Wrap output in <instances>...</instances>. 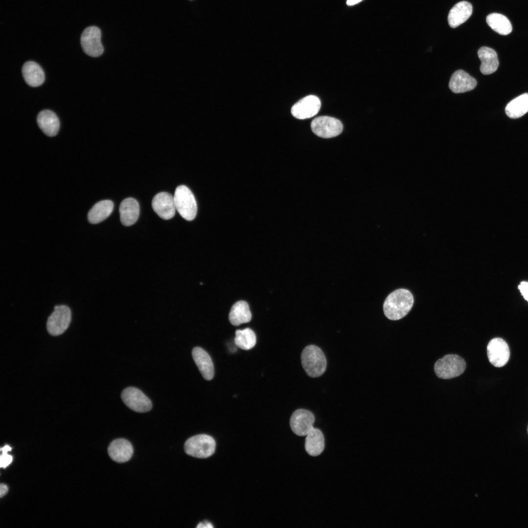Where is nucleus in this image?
Segmentation results:
<instances>
[{"label": "nucleus", "mask_w": 528, "mask_h": 528, "mask_svg": "<svg viewBox=\"0 0 528 528\" xmlns=\"http://www.w3.org/2000/svg\"><path fill=\"white\" fill-rule=\"evenodd\" d=\"M362 0H347V4L349 6L353 5L360 2Z\"/></svg>", "instance_id": "obj_32"}, {"label": "nucleus", "mask_w": 528, "mask_h": 528, "mask_svg": "<svg viewBox=\"0 0 528 528\" xmlns=\"http://www.w3.org/2000/svg\"><path fill=\"white\" fill-rule=\"evenodd\" d=\"M216 442L210 436L199 434L188 439L184 444L187 454L198 458H206L215 452Z\"/></svg>", "instance_id": "obj_4"}, {"label": "nucleus", "mask_w": 528, "mask_h": 528, "mask_svg": "<svg viewBox=\"0 0 528 528\" xmlns=\"http://www.w3.org/2000/svg\"><path fill=\"white\" fill-rule=\"evenodd\" d=\"M251 316L247 303L244 301H239L235 303L231 308L229 320L232 325L239 326L250 322Z\"/></svg>", "instance_id": "obj_24"}, {"label": "nucleus", "mask_w": 528, "mask_h": 528, "mask_svg": "<svg viewBox=\"0 0 528 528\" xmlns=\"http://www.w3.org/2000/svg\"><path fill=\"white\" fill-rule=\"evenodd\" d=\"M343 128L340 120L327 116L317 117L311 123L312 132L317 136L325 138L339 135L343 131Z\"/></svg>", "instance_id": "obj_7"}, {"label": "nucleus", "mask_w": 528, "mask_h": 528, "mask_svg": "<svg viewBox=\"0 0 528 528\" xmlns=\"http://www.w3.org/2000/svg\"><path fill=\"white\" fill-rule=\"evenodd\" d=\"M152 205L154 212L162 219L169 220L175 214L174 198L168 193L163 192L156 194L153 198Z\"/></svg>", "instance_id": "obj_13"}, {"label": "nucleus", "mask_w": 528, "mask_h": 528, "mask_svg": "<svg viewBox=\"0 0 528 528\" xmlns=\"http://www.w3.org/2000/svg\"><path fill=\"white\" fill-rule=\"evenodd\" d=\"M305 447L311 456L316 457L322 453L325 447V440L321 430L313 427L309 432L306 438Z\"/></svg>", "instance_id": "obj_22"}, {"label": "nucleus", "mask_w": 528, "mask_h": 528, "mask_svg": "<svg viewBox=\"0 0 528 528\" xmlns=\"http://www.w3.org/2000/svg\"><path fill=\"white\" fill-rule=\"evenodd\" d=\"M37 122L40 129L47 136H55L59 131V118L51 110H44L40 111L37 117Z\"/></svg>", "instance_id": "obj_17"}, {"label": "nucleus", "mask_w": 528, "mask_h": 528, "mask_svg": "<svg viewBox=\"0 0 528 528\" xmlns=\"http://www.w3.org/2000/svg\"><path fill=\"white\" fill-rule=\"evenodd\" d=\"M22 74L26 83L33 87L41 86L44 81V73L42 68L34 61H27L23 64Z\"/></svg>", "instance_id": "obj_21"}, {"label": "nucleus", "mask_w": 528, "mask_h": 528, "mask_svg": "<svg viewBox=\"0 0 528 528\" xmlns=\"http://www.w3.org/2000/svg\"><path fill=\"white\" fill-rule=\"evenodd\" d=\"M139 205L138 202L132 198L124 199L119 206L120 221L122 224L129 226L133 224L139 215Z\"/></svg>", "instance_id": "obj_18"}, {"label": "nucleus", "mask_w": 528, "mask_h": 528, "mask_svg": "<svg viewBox=\"0 0 528 528\" xmlns=\"http://www.w3.org/2000/svg\"><path fill=\"white\" fill-rule=\"evenodd\" d=\"M314 415L310 411L299 409L295 411L290 418V426L293 432L299 436L307 435L313 428Z\"/></svg>", "instance_id": "obj_11"}, {"label": "nucleus", "mask_w": 528, "mask_h": 528, "mask_svg": "<svg viewBox=\"0 0 528 528\" xmlns=\"http://www.w3.org/2000/svg\"><path fill=\"white\" fill-rule=\"evenodd\" d=\"M301 359L304 370L311 377H319L326 371L327 361L325 354L315 345L306 347L301 353Z\"/></svg>", "instance_id": "obj_2"}, {"label": "nucleus", "mask_w": 528, "mask_h": 528, "mask_svg": "<svg viewBox=\"0 0 528 528\" xmlns=\"http://www.w3.org/2000/svg\"><path fill=\"white\" fill-rule=\"evenodd\" d=\"M71 320V312L68 307L64 305L55 306L47 320L48 332L52 336L63 334L68 328Z\"/></svg>", "instance_id": "obj_6"}, {"label": "nucleus", "mask_w": 528, "mask_h": 528, "mask_svg": "<svg viewBox=\"0 0 528 528\" xmlns=\"http://www.w3.org/2000/svg\"><path fill=\"white\" fill-rule=\"evenodd\" d=\"M13 457L8 455V452H1L0 458V466L1 468H6L12 462Z\"/></svg>", "instance_id": "obj_28"}, {"label": "nucleus", "mask_w": 528, "mask_h": 528, "mask_svg": "<svg viewBox=\"0 0 528 528\" xmlns=\"http://www.w3.org/2000/svg\"><path fill=\"white\" fill-rule=\"evenodd\" d=\"M176 210L185 220L191 221L196 216L197 202L191 191L185 185L178 186L174 196Z\"/></svg>", "instance_id": "obj_5"}, {"label": "nucleus", "mask_w": 528, "mask_h": 528, "mask_svg": "<svg viewBox=\"0 0 528 528\" xmlns=\"http://www.w3.org/2000/svg\"><path fill=\"white\" fill-rule=\"evenodd\" d=\"M478 55L481 61L480 69L482 73L488 75L497 70L499 61L497 53L494 49L482 46L478 50Z\"/></svg>", "instance_id": "obj_20"}, {"label": "nucleus", "mask_w": 528, "mask_h": 528, "mask_svg": "<svg viewBox=\"0 0 528 528\" xmlns=\"http://www.w3.org/2000/svg\"><path fill=\"white\" fill-rule=\"evenodd\" d=\"M121 396L125 404L135 412L145 413L152 408L151 401L137 388L128 387L122 391Z\"/></svg>", "instance_id": "obj_9"}, {"label": "nucleus", "mask_w": 528, "mask_h": 528, "mask_svg": "<svg viewBox=\"0 0 528 528\" xmlns=\"http://www.w3.org/2000/svg\"><path fill=\"white\" fill-rule=\"evenodd\" d=\"M113 203L110 200H103L96 203L88 214V221L92 224L99 223L106 220L112 213Z\"/></svg>", "instance_id": "obj_23"}, {"label": "nucleus", "mask_w": 528, "mask_h": 528, "mask_svg": "<svg viewBox=\"0 0 528 528\" xmlns=\"http://www.w3.org/2000/svg\"><path fill=\"white\" fill-rule=\"evenodd\" d=\"M477 81L463 70H458L452 75L449 88L455 93H463L473 89L477 86Z\"/></svg>", "instance_id": "obj_15"}, {"label": "nucleus", "mask_w": 528, "mask_h": 528, "mask_svg": "<svg viewBox=\"0 0 528 528\" xmlns=\"http://www.w3.org/2000/svg\"><path fill=\"white\" fill-rule=\"evenodd\" d=\"M101 39V32L98 27L91 26L85 29L80 38L84 52L93 57L101 56L104 52Z\"/></svg>", "instance_id": "obj_8"}, {"label": "nucleus", "mask_w": 528, "mask_h": 528, "mask_svg": "<svg viewBox=\"0 0 528 528\" xmlns=\"http://www.w3.org/2000/svg\"><path fill=\"white\" fill-rule=\"evenodd\" d=\"M321 107L320 99L315 95H308L304 97L291 108L292 115L299 119L310 118L316 115Z\"/></svg>", "instance_id": "obj_12"}, {"label": "nucleus", "mask_w": 528, "mask_h": 528, "mask_svg": "<svg viewBox=\"0 0 528 528\" xmlns=\"http://www.w3.org/2000/svg\"><path fill=\"white\" fill-rule=\"evenodd\" d=\"M197 528H213V526H212L211 523L207 522H205L204 523H200L198 524Z\"/></svg>", "instance_id": "obj_31"}, {"label": "nucleus", "mask_w": 528, "mask_h": 528, "mask_svg": "<svg viewBox=\"0 0 528 528\" xmlns=\"http://www.w3.org/2000/svg\"><path fill=\"white\" fill-rule=\"evenodd\" d=\"M487 354L490 363L499 368L504 366L508 362L510 352L505 340L501 338H495L487 345Z\"/></svg>", "instance_id": "obj_10"}, {"label": "nucleus", "mask_w": 528, "mask_h": 528, "mask_svg": "<svg viewBox=\"0 0 528 528\" xmlns=\"http://www.w3.org/2000/svg\"><path fill=\"white\" fill-rule=\"evenodd\" d=\"M11 447L9 445H5L0 449L1 452H8L11 450Z\"/></svg>", "instance_id": "obj_33"}, {"label": "nucleus", "mask_w": 528, "mask_h": 528, "mask_svg": "<svg viewBox=\"0 0 528 528\" xmlns=\"http://www.w3.org/2000/svg\"><path fill=\"white\" fill-rule=\"evenodd\" d=\"M464 360L456 354H448L439 359L435 364L436 375L442 379H450L462 374L465 370Z\"/></svg>", "instance_id": "obj_3"}, {"label": "nucleus", "mask_w": 528, "mask_h": 528, "mask_svg": "<svg viewBox=\"0 0 528 528\" xmlns=\"http://www.w3.org/2000/svg\"><path fill=\"white\" fill-rule=\"evenodd\" d=\"M8 488L6 484H1L0 486V496L2 497L7 492Z\"/></svg>", "instance_id": "obj_30"}, {"label": "nucleus", "mask_w": 528, "mask_h": 528, "mask_svg": "<svg viewBox=\"0 0 528 528\" xmlns=\"http://www.w3.org/2000/svg\"><path fill=\"white\" fill-rule=\"evenodd\" d=\"M472 6L466 1L456 3L450 10L448 22L452 28H456L464 22L472 13Z\"/></svg>", "instance_id": "obj_19"}, {"label": "nucleus", "mask_w": 528, "mask_h": 528, "mask_svg": "<svg viewBox=\"0 0 528 528\" xmlns=\"http://www.w3.org/2000/svg\"><path fill=\"white\" fill-rule=\"evenodd\" d=\"M108 451L110 458L119 463L128 461L133 452L131 442L124 439H118L112 441L108 447Z\"/></svg>", "instance_id": "obj_14"}, {"label": "nucleus", "mask_w": 528, "mask_h": 528, "mask_svg": "<svg viewBox=\"0 0 528 528\" xmlns=\"http://www.w3.org/2000/svg\"><path fill=\"white\" fill-rule=\"evenodd\" d=\"M414 297L406 289H396L390 293L383 304L385 315L390 320H397L405 316L412 308Z\"/></svg>", "instance_id": "obj_1"}, {"label": "nucleus", "mask_w": 528, "mask_h": 528, "mask_svg": "<svg viewBox=\"0 0 528 528\" xmlns=\"http://www.w3.org/2000/svg\"><path fill=\"white\" fill-rule=\"evenodd\" d=\"M518 288L524 298L528 301V282H522L518 286Z\"/></svg>", "instance_id": "obj_29"}, {"label": "nucleus", "mask_w": 528, "mask_h": 528, "mask_svg": "<svg viewBox=\"0 0 528 528\" xmlns=\"http://www.w3.org/2000/svg\"><path fill=\"white\" fill-rule=\"evenodd\" d=\"M235 343L239 348L248 350L253 348L256 343L255 332L249 328L237 330L234 339Z\"/></svg>", "instance_id": "obj_27"}, {"label": "nucleus", "mask_w": 528, "mask_h": 528, "mask_svg": "<svg viewBox=\"0 0 528 528\" xmlns=\"http://www.w3.org/2000/svg\"><path fill=\"white\" fill-rule=\"evenodd\" d=\"M506 114L518 118L528 112V93H523L510 101L505 108Z\"/></svg>", "instance_id": "obj_25"}, {"label": "nucleus", "mask_w": 528, "mask_h": 528, "mask_svg": "<svg viewBox=\"0 0 528 528\" xmlns=\"http://www.w3.org/2000/svg\"><path fill=\"white\" fill-rule=\"evenodd\" d=\"M192 357L203 377L207 380H211L214 375V368L209 354L200 347H195L192 350Z\"/></svg>", "instance_id": "obj_16"}, {"label": "nucleus", "mask_w": 528, "mask_h": 528, "mask_svg": "<svg viewBox=\"0 0 528 528\" xmlns=\"http://www.w3.org/2000/svg\"><path fill=\"white\" fill-rule=\"evenodd\" d=\"M487 24L494 31L502 35L510 33L512 30L511 23L505 16L497 13L488 15L486 18Z\"/></svg>", "instance_id": "obj_26"}]
</instances>
